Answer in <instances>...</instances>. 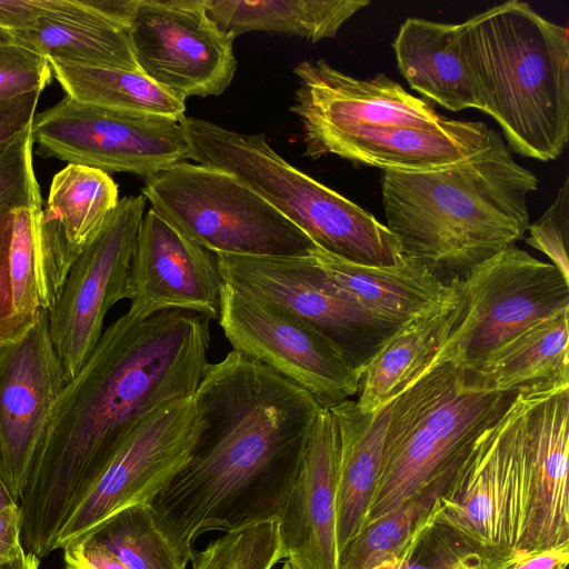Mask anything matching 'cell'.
Listing matches in <instances>:
<instances>
[{"mask_svg":"<svg viewBox=\"0 0 569 569\" xmlns=\"http://www.w3.org/2000/svg\"><path fill=\"white\" fill-rule=\"evenodd\" d=\"M14 503L18 502L13 499L2 475L0 473V510Z\"/></svg>","mask_w":569,"mask_h":569,"instance_id":"obj_43","label":"cell"},{"mask_svg":"<svg viewBox=\"0 0 569 569\" xmlns=\"http://www.w3.org/2000/svg\"><path fill=\"white\" fill-rule=\"evenodd\" d=\"M290 111L298 116L305 156L335 154L382 171L447 167L485 149L488 126L450 119L383 73L358 79L325 59L299 63Z\"/></svg>","mask_w":569,"mask_h":569,"instance_id":"obj_4","label":"cell"},{"mask_svg":"<svg viewBox=\"0 0 569 569\" xmlns=\"http://www.w3.org/2000/svg\"><path fill=\"white\" fill-rule=\"evenodd\" d=\"M21 542V510L14 503L0 510V567L24 557Z\"/></svg>","mask_w":569,"mask_h":569,"instance_id":"obj_41","label":"cell"},{"mask_svg":"<svg viewBox=\"0 0 569 569\" xmlns=\"http://www.w3.org/2000/svg\"><path fill=\"white\" fill-rule=\"evenodd\" d=\"M198 163L231 173L297 226L321 250L360 264L403 260L389 229L372 214L292 167L264 134H246L206 120L180 121Z\"/></svg>","mask_w":569,"mask_h":569,"instance_id":"obj_6","label":"cell"},{"mask_svg":"<svg viewBox=\"0 0 569 569\" xmlns=\"http://www.w3.org/2000/svg\"><path fill=\"white\" fill-rule=\"evenodd\" d=\"M216 256L224 282L274 305L317 331L360 376L398 329L376 319L341 292L309 252L281 257Z\"/></svg>","mask_w":569,"mask_h":569,"instance_id":"obj_12","label":"cell"},{"mask_svg":"<svg viewBox=\"0 0 569 569\" xmlns=\"http://www.w3.org/2000/svg\"><path fill=\"white\" fill-rule=\"evenodd\" d=\"M129 286L128 311L139 318L181 310L211 320L218 319L224 280L216 253L150 208L140 224Z\"/></svg>","mask_w":569,"mask_h":569,"instance_id":"obj_18","label":"cell"},{"mask_svg":"<svg viewBox=\"0 0 569 569\" xmlns=\"http://www.w3.org/2000/svg\"><path fill=\"white\" fill-rule=\"evenodd\" d=\"M76 0H0V28L9 31L32 30L47 18L73 9Z\"/></svg>","mask_w":569,"mask_h":569,"instance_id":"obj_38","label":"cell"},{"mask_svg":"<svg viewBox=\"0 0 569 569\" xmlns=\"http://www.w3.org/2000/svg\"><path fill=\"white\" fill-rule=\"evenodd\" d=\"M11 34L14 43L48 60L139 70L127 27L91 7L88 0H76L69 12Z\"/></svg>","mask_w":569,"mask_h":569,"instance_id":"obj_26","label":"cell"},{"mask_svg":"<svg viewBox=\"0 0 569 569\" xmlns=\"http://www.w3.org/2000/svg\"><path fill=\"white\" fill-rule=\"evenodd\" d=\"M33 139L30 128L0 151V211L42 207L33 168Z\"/></svg>","mask_w":569,"mask_h":569,"instance_id":"obj_34","label":"cell"},{"mask_svg":"<svg viewBox=\"0 0 569 569\" xmlns=\"http://www.w3.org/2000/svg\"><path fill=\"white\" fill-rule=\"evenodd\" d=\"M31 134L39 156L107 173L148 178L190 159L180 121L113 111L68 96L36 113Z\"/></svg>","mask_w":569,"mask_h":569,"instance_id":"obj_11","label":"cell"},{"mask_svg":"<svg viewBox=\"0 0 569 569\" xmlns=\"http://www.w3.org/2000/svg\"><path fill=\"white\" fill-rule=\"evenodd\" d=\"M118 186L109 173L80 164H67L50 184L41 218L78 258L101 230L119 202Z\"/></svg>","mask_w":569,"mask_h":569,"instance_id":"obj_30","label":"cell"},{"mask_svg":"<svg viewBox=\"0 0 569 569\" xmlns=\"http://www.w3.org/2000/svg\"><path fill=\"white\" fill-rule=\"evenodd\" d=\"M338 458L336 420L322 408L279 518L283 559L297 569H339Z\"/></svg>","mask_w":569,"mask_h":569,"instance_id":"obj_20","label":"cell"},{"mask_svg":"<svg viewBox=\"0 0 569 569\" xmlns=\"http://www.w3.org/2000/svg\"><path fill=\"white\" fill-rule=\"evenodd\" d=\"M194 399L204 426L150 503L187 563L208 531L280 518L322 409L308 391L234 350L207 363Z\"/></svg>","mask_w":569,"mask_h":569,"instance_id":"obj_2","label":"cell"},{"mask_svg":"<svg viewBox=\"0 0 569 569\" xmlns=\"http://www.w3.org/2000/svg\"><path fill=\"white\" fill-rule=\"evenodd\" d=\"M48 61L66 96L81 103L177 121L186 117L184 101L159 87L140 70Z\"/></svg>","mask_w":569,"mask_h":569,"instance_id":"obj_29","label":"cell"},{"mask_svg":"<svg viewBox=\"0 0 569 569\" xmlns=\"http://www.w3.org/2000/svg\"><path fill=\"white\" fill-rule=\"evenodd\" d=\"M522 555H526V553H517L516 556H513L512 558L502 562L501 565L495 567L493 569H507L513 561H516Z\"/></svg>","mask_w":569,"mask_h":569,"instance_id":"obj_45","label":"cell"},{"mask_svg":"<svg viewBox=\"0 0 569 569\" xmlns=\"http://www.w3.org/2000/svg\"><path fill=\"white\" fill-rule=\"evenodd\" d=\"M210 319L169 310L127 311L102 333L52 410L21 510V542L39 559L59 536L120 445L150 412L192 397L210 346Z\"/></svg>","mask_w":569,"mask_h":569,"instance_id":"obj_1","label":"cell"},{"mask_svg":"<svg viewBox=\"0 0 569 569\" xmlns=\"http://www.w3.org/2000/svg\"><path fill=\"white\" fill-rule=\"evenodd\" d=\"M532 392H519L471 441L439 500V520L489 549L525 553L529 481L522 417Z\"/></svg>","mask_w":569,"mask_h":569,"instance_id":"obj_10","label":"cell"},{"mask_svg":"<svg viewBox=\"0 0 569 569\" xmlns=\"http://www.w3.org/2000/svg\"><path fill=\"white\" fill-rule=\"evenodd\" d=\"M83 535L103 546L129 569H187L188 563L150 505L122 508Z\"/></svg>","mask_w":569,"mask_h":569,"instance_id":"obj_32","label":"cell"},{"mask_svg":"<svg viewBox=\"0 0 569 569\" xmlns=\"http://www.w3.org/2000/svg\"><path fill=\"white\" fill-rule=\"evenodd\" d=\"M460 281L443 300L399 327L368 361L355 400L361 412H377L428 368L460 312Z\"/></svg>","mask_w":569,"mask_h":569,"instance_id":"obj_23","label":"cell"},{"mask_svg":"<svg viewBox=\"0 0 569 569\" xmlns=\"http://www.w3.org/2000/svg\"><path fill=\"white\" fill-rule=\"evenodd\" d=\"M67 382L47 311L19 341L0 346V473L18 503Z\"/></svg>","mask_w":569,"mask_h":569,"instance_id":"obj_17","label":"cell"},{"mask_svg":"<svg viewBox=\"0 0 569 569\" xmlns=\"http://www.w3.org/2000/svg\"><path fill=\"white\" fill-rule=\"evenodd\" d=\"M203 426L194 395L171 400L146 416L69 518L57 549L122 508L150 505L187 462Z\"/></svg>","mask_w":569,"mask_h":569,"instance_id":"obj_15","label":"cell"},{"mask_svg":"<svg viewBox=\"0 0 569 569\" xmlns=\"http://www.w3.org/2000/svg\"><path fill=\"white\" fill-rule=\"evenodd\" d=\"M461 309L428 369L468 368L530 326L569 311V282L552 264L511 244L460 281Z\"/></svg>","mask_w":569,"mask_h":569,"instance_id":"obj_9","label":"cell"},{"mask_svg":"<svg viewBox=\"0 0 569 569\" xmlns=\"http://www.w3.org/2000/svg\"><path fill=\"white\" fill-rule=\"evenodd\" d=\"M569 179L566 178L552 204L535 223L529 224L527 243L545 253L569 282L568 230Z\"/></svg>","mask_w":569,"mask_h":569,"instance_id":"obj_36","label":"cell"},{"mask_svg":"<svg viewBox=\"0 0 569 569\" xmlns=\"http://www.w3.org/2000/svg\"><path fill=\"white\" fill-rule=\"evenodd\" d=\"M144 207L142 194L119 200L81 250L47 311L50 337L68 381L98 345L108 311L130 298L131 263Z\"/></svg>","mask_w":569,"mask_h":569,"instance_id":"obj_14","label":"cell"},{"mask_svg":"<svg viewBox=\"0 0 569 569\" xmlns=\"http://www.w3.org/2000/svg\"><path fill=\"white\" fill-rule=\"evenodd\" d=\"M397 67L425 100L450 111L482 103L461 42V23L408 18L392 42Z\"/></svg>","mask_w":569,"mask_h":569,"instance_id":"obj_22","label":"cell"},{"mask_svg":"<svg viewBox=\"0 0 569 569\" xmlns=\"http://www.w3.org/2000/svg\"><path fill=\"white\" fill-rule=\"evenodd\" d=\"M280 569H297L292 565H290L288 561H284L282 567Z\"/></svg>","mask_w":569,"mask_h":569,"instance_id":"obj_46","label":"cell"},{"mask_svg":"<svg viewBox=\"0 0 569 569\" xmlns=\"http://www.w3.org/2000/svg\"><path fill=\"white\" fill-rule=\"evenodd\" d=\"M51 80L47 58L14 42L0 44V101L42 92Z\"/></svg>","mask_w":569,"mask_h":569,"instance_id":"obj_35","label":"cell"},{"mask_svg":"<svg viewBox=\"0 0 569 569\" xmlns=\"http://www.w3.org/2000/svg\"><path fill=\"white\" fill-rule=\"evenodd\" d=\"M41 92L0 101V151L11 146L31 126Z\"/></svg>","mask_w":569,"mask_h":569,"instance_id":"obj_39","label":"cell"},{"mask_svg":"<svg viewBox=\"0 0 569 569\" xmlns=\"http://www.w3.org/2000/svg\"><path fill=\"white\" fill-rule=\"evenodd\" d=\"M538 187L501 134L453 164L418 172L383 171L386 227L403 259L446 286L523 238L528 196Z\"/></svg>","mask_w":569,"mask_h":569,"instance_id":"obj_3","label":"cell"},{"mask_svg":"<svg viewBox=\"0 0 569 569\" xmlns=\"http://www.w3.org/2000/svg\"><path fill=\"white\" fill-rule=\"evenodd\" d=\"M563 569H566V568H563Z\"/></svg>","mask_w":569,"mask_h":569,"instance_id":"obj_47","label":"cell"},{"mask_svg":"<svg viewBox=\"0 0 569 569\" xmlns=\"http://www.w3.org/2000/svg\"><path fill=\"white\" fill-rule=\"evenodd\" d=\"M11 42H13L11 32L0 28V44L1 43H11Z\"/></svg>","mask_w":569,"mask_h":569,"instance_id":"obj_44","label":"cell"},{"mask_svg":"<svg viewBox=\"0 0 569 569\" xmlns=\"http://www.w3.org/2000/svg\"><path fill=\"white\" fill-rule=\"evenodd\" d=\"M461 42L482 111L509 147L557 159L569 137L568 30L512 0L461 23Z\"/></svg>","mask_w":569,"mask_h":569,"instance_id":"obj_5","label":"cell"},{"mask_svg":"<svg viewBox=\"0 0 569 569\" xmlns=\"http://www.w3.org/2000/svg\"><path fill=\"white\" fill-rule=\"evenodd\" d=\"M391 402L375 413L348 399L330 408L339 435L336 532L339 553L362 528L373 497ZM340 558V557H339Z\"/></svg>","mask_w":569,"mask_h":569,"instance_id":"obj_25","label":"cell"},{"mask_svg":"<svg viewBox=\"0 0 569 569\" xmlns=\"http://www.w3.org/2000/svg\"><path fill=\"white\" fill-rule=\"evenodd\" d=\"M124 23L139 70L174 97L220 96L230 86L236 37L203 0H130Z\"/></svg>","mask_w":569,"mask_h":569,"instance_id":"obj_13","label":"cell"},{"mask_svg":"<svg viewBox=\"0 0 569 569\" xmlns=\"http://www.w3.org/2000/svg\"><path fill=\"white\" fill-rule=\"evenodd\" d=\"M471 441L416 493L366 523L340 552L339 569H371L399 556L446 493Z\"/></svg>","mask_w":569,"mask_h":569,"instance_id":"obj_31","label":"cell"},{"mask_svg":"<svg viewBox=\"0 0 569 569\" xmlns=\"http://www.w3.org/2000/svg\"><path fill=\"white\" fill-rule=\"evenodd\" d=\"M518 393L462 392L452 363L425 370L391 401L376 488L363 526L433 479L510 408Z\"/></svg>","mask_w":569,"mask_h":569,"instance_id":"obj_7","label":"cell"},{"mask_svg":"<svg viewBox=\"0 0 569 569\" xmlns=\"http://www.w3.org/2000/svg\"><path fill=\"white\" fill-rule=\"evenodd\" d=\"M42 207L13 210L10 272L19 318L33 326L56 301L72 267L58 238L40 221Z\"/></svg>","mask_w":569,"mask_h":569,"instance_id":"obj_27","label":"cell"},{"mask_svg":"<svg viewBox=\"0 0 569 569\" xmlns=\"http://www.w3.org/2000/svg\"><path fill=\"white\" fill-rule=\"evenodd\" d=\"M569 311L541 320L478 363L457 368L462 392H528L569 386Z\"/></svg>","mask_w":569,"mask_h":569,"instance_id":"obj_21","label":"cell"},{"mask_svg":"<svg viewBox=\"0 0 569 569\" xmlns=\"http://www.w3.org/2000/svg\"><path fill=\"white\" fill-rule=\"evenodd\" d=\"M219 325L233 350L308 391L330 409L357 395L360 373L317 331L224 282Z\"/></svg>","mask_w":569,"mask_h":569,"instance_id":"obj_16","label":"cell"},{"mask_svg":"<svg viewBox=\"0 0 569 569\" xmlns=\"http://www.w3.org/2000/svg\"><path fill=\"white\" fill-rule=\"evenodd\" d=\"M209 16L234 37L249 31L281 32L311 42L335 38L369 0H203Z\"/></svg>","mask_w":569,"mask_h":569,"instance_id":"obj_28","label":"cell"},{"mask_svg":"<svg viewBox=\"0 0 569 569\" xmlns=\"http://www.w3.org/2000/svg\"><path fill=\"white\" fill-rule=\"evenodd\" d=\"M13 210L0 211V346L19 341L30 330L17 315L10 272Z\"/></svg>","mask_w":569,"mask_h":569,"instance_id":"obj_37","label":"cell"},{"mask_svg":"<svg viewBox=\"0 0 569 569\" xmlns=\"http://www.w3.org/2000/svg\"><path fill=\"white\" fill-rule=\"evenodd\" d=\"M141 194L181 233L218 254L301 256L317 247L238 178L180 161L146 178Z\"/></svg>","mask_w":569,"mask_h":569,"instance_id":"obj_8","label":"cell"},{"mask_svg":"<svg viewBox=\"0 0 569 569\" xmlns=\"http://www.w3.org/2000/svg\"><path fill=\"white\" fill-rule=\"evenodd\" d=\"M309 254L341 292L376 319L396 328L443 300L456 283L446 286L406 259L395 266H369L341 259L318 247Z\"/></svg>","mask_w":569,"mask_h":569,"instance_id":"obj_24","label":"cell"},{"mask_svg":"<svg viewBox=\"0 0 569 569\" xmlns=\"http://www.w3.org/2000/svg\"><path fill=\"white\" fill-rule=\"evenodd\" d=\"M40 559L31 553H26L24 557L8 566H2L0 569H39Z\"/></svg>","mask_w":569,"mask_h":569,"instance_id":"obj_42","label":"cell"},{"mask_svg":"<svg viewBox=\"0 0 569 569\" xmlns=\"http://www.w3.org/2000/svg\"><path fill=\"white\" fill-rule=\"evenodd\" d=\"M283 559L279 519L234 530L194 551L192 569H272Z\"/></svg>","mask_w":569,"mask_h":569,"instance_id":"obj_33","label":"cell"},{"mask_svg":"<svg viewBox=\"0 0 569 569\" xmlns=\"http://www.w3.org/2000/svg\"><path fill=\"white\" fill-rule=\"evenodd\" d=\"M529 506L522 551L569 548V386L532 392L522 417Z\"/></svg>","mask_w":569,"mask_h":569,"instance_id":"obj_19","label":"cell"},{"mask_svg":"<svg viewBox=\"0 0 569 569\" xmlns=\"http://www.w3.org/2000/svg\"><path fill=\"white\" fill-rule=\"evenodd\" d=\"M62 550L63 569H129L88 535L72 539Z\"/></svg>","mask_w":569,"mask_h":569,"instance_id":"obj_40","label":"cell"}]
</instances>
